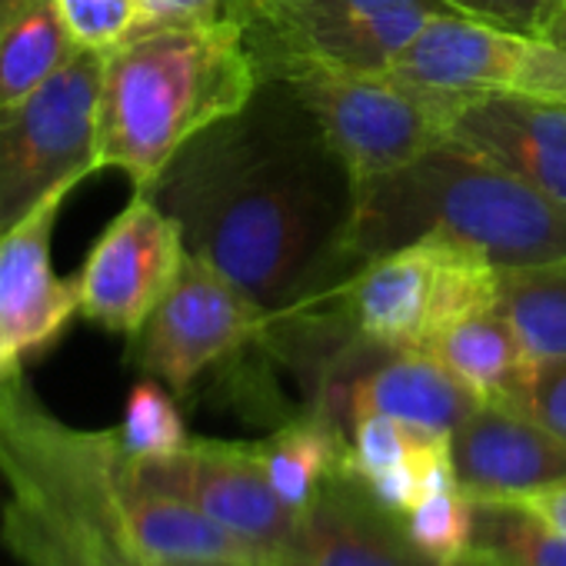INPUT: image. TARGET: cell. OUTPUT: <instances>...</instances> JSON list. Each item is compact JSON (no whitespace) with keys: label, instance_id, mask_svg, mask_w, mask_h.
I'll return each instance as SVG.
<instances>
[{"label":"cell","instance_id":"obj_1","mask_svg":"<svg viewBox=\"0 0 566 566\" xmlns=\"http://www.w3.org/2000/svg\"><path fill=\"white\" fill-rule=\"evenodd\" d=\"M260 91L237 117L193 137L150 197L180 223L187 253L230 276L273 321L347 287L340 273L364 263L350 247V170L287 87L273 104Z\"/></svg>","mask_w":566,"mask_h":566},{"label":"cell","instance_id":"obj_2","mask_svg":"<svg viewBox=\"0 0 566 566\" xmlns=\"http://www.w3.org/2000/svg\"><path fill=\"white\" fill-rule=\"evenodd\" d=\"M260 87V64L223 14L134 34L104 61L101 170L114 167L134 193H150L193 137L237 117Z\"/></svg>","mask_w":566,"mask_h":566},{"label":"cell","instance_id":"obj_3","mask_svg":"<svg viewBox=\"0 0 566 566\" xmlns=\"http://www.w3.org/2000/svg\"><path fill=\"white\" fill-rule=\"evenodd\" d=\"M420 237L476 250L500 273L566 260V203L450 137L357 187L350 247L360 263Z\"/></svg>","mask_w":566,"mask_h":566},{"label":"cell","instance_id":"obj_4","mask_svg":"<svg viewBox=\"0 0 566 566\" xmlns=\"http://www.w3.org/2000/svg\"><path fill=\"white\" fill-rule=\"evenodd\" d=\"M276 84L287 87L314 117L357 187L450 140L470 101V94L407 84L390 71L364 74L327 64L294 67Z\"/></svg>","mask_w":566,"mask_h":566},{"label":"cell","instance_id":"obj_5","mask_svg":"<svg viewBox=\"0 0 566 566\" xmlns=\"http://www.w3.org/2000/svg\"><path fill=\"white\" fill-rule=\"evenodd\" d=\"M263 81L294 67L327 64L380 74L437 14H457L443 0H223Z\"/></svg>","mask_w":566,"mask_h":566},{"label":"cell","instance_id":"obj_6","mask_svg":"<svg viewBox=\"0 0 566 566\" xmlns=\"http://www.w3.org/2000/svg\"><path fill=\"white\" fill-rule=\"evenodd\" d=\"M500 270L447 237H420L367 260L347 283L357 337L384 354L430 350L457 321L496 304Z\"/></svg>","mask_w":566,"mask_h":566},{"label":"cell","instance_id":"obj_7","mask_svg":"<svg viewBox=\"0 0 566 566\" xmlns=\"http://www.w3.org/2000/svg\"><path fill=\"white\" fill-rule=\"evenodd\" d=\"M101 51H81L24 101L0 107V230L34 210L57 184L87 180L97 160Z\"/></svg>","mask_w":566,"mask_h":566},{"label":"cell","instance_id":"obj_8","mask_svg":"<svg viewBox=\"0 0 566 566\" xmlns=\"http://www.w3.org/2000/svg\"><path fill=\"white\" fill-rule=\"evenodd\" d=\"M270 324L230 276L187 253L170 294L130 337L134 367L184 397L217 364L237 357Z\"/></svg>","mask_w":566,"mask_h":566},{"label":"cell","instance_id":"obj_9","mask_svg":"<svg viewBox=\"0 0 566 566\" xmlns=\"http://www.w3.org/2000/svg\"><path fill=\"white\" fill-rule=\"evenodd\" d=\"M390 74L453 94H530L566 101V48L467 14H437L390 64Z\"/></svg>","mask_w":566,"mask_h":566},{"label":"cell","instance_id":"obj_10","mask_svg":"<svg viewBox=\"0 0 566 566\" xmlns=\"http://www.w3.org/2000/svg\"><path fill=\"white\" fill-rule=\"evenodd\" d=\"M130 476L150 493L190 503L273 559L294 549L297 513L273 493L256 443L190 440L170 457L130 460Z\"/></svg>","mask_w":566,"mask_h":566},{"label":"cell","instance_id":"obj_11","mask_svg":"<svg viewBox=\"0 0 566 566\" xmlns=\"http://www.w3.org/2000/svg\"><path fill=\"white\" fill-rule=\"evenodd\" d=\"M184 260L180 223L150 193H134L77 273L81 317L107 334L134 337L170 294Z\"/></svg>","mask_w":566,"mask_h":566},{"label":"cell","instance_id":"obj_12","mask_svg":"<svg viewBox=\"0 0 566 566\" xmlns=\"http://www.w3.org/2000/svg\"><path fill=\"white\" fill-rule=\"evenodd\" d=\"M81 184H57L34 210L0 230V377L21 374L81 317L77 276L64 280L54 270V227Z\"/></svg>","mask_w":566,"mask_h":566},{"label":"cell","instance_id":"obj_13","mask_svg":"<svg viewBox=\"0 0 566 566\" xmlns=\"http://www.w3.org/2000/svg\"><path fill=\"white\" fill-rule=\"evenodd\" d=\"M457 486L470 500H523L566 483V440L510 403H480L450 433Z\"/></svg>","mask_w":566,"mask_h":566},{"label":"cell","instance_id":"obj_14","mask_svg":"<svg viewBox=\"0 0 566 566\" xmlns=\"http://www.w3.org/2000/svg\"><path fill=\"white\" fill-rule=\"evenodd\" d=\"M283 566H443L407 533L403 516L384 506L367 480L344 467L297 516L294 549Z\"/></svg>","mask_w":566,"mask_h":566},{"label":"cell","instance_id":"obj_15","mask_svg":"<svg viewBox=\"0 0 566 566\" xmlns=\"http://www.w3.org/2000/svg\"><path fill=\"white\" fill-rule=\"evenodd\" d=\"M453 137L566 203V101L473 94L457 117Z\"/></svg>","mask_w":566,"mask_h":566},{"label":"cell","instance_id":"obj_16","mask_svg":"<svg viewBox=\"0 0 566 566\" xmlns=\"http://www.w3.org/2000/svg\"><path fill=\"white\" fill-rule=\"evenodd\" d=\"M483 400L457 380L433 354L400 350L357 374L344 390L347 423L367 413L394 417L413 430L450 437Z\"/></svg>","mask_w":566,"mask_h":566},{"label":"cell","instance_id":"obj_17","mask_svg":"<svg viewBox=\"0 0 566 566\" xmlns=\"http://www.w3.org/2000/svg\"><path fill=\"white\" fill-rule=\"evenodd\" d=\"M427 354H433L457 380H463L486 403H513L536 364L496 307L476 311L450 324L430 344Z\"/></svg>","mask_w":566,"mask_h":566},{"label":"cell","instance_id":"obj_18","mask_svg":"<svg viewBox=\"0 0 566 566\" xmlns=\"http://www.w3.org/2000/svg\"><path fill=\"white\" fill-rule=\"evenodd\" d=\"M77 54L57 0H0V107L44 87Z\"/></svg>","mask_w":566,"mask_h":566},{"label":"cell","instance_id":"obj_19","mask_svg":"<svg viewBox=\"0 0 566 566\" xmlns=\"http://www.w3.org/2000/svg\"><path fill=\"white\" fill-rule=\"evenodd\" d=\"M256 447L273 493L297 516L334 473L350 467V440L327 410L287 423Z\"/></svg>","mask_w":566,"mask_h":566},{"label":"cell","instance_id":"obj_20","mask_svg":"<svg viewBox=\"0 0 566 566\" xmlns=\"http://www.w3.org/2000/svg\"><path fill=\"white\" fill-rule=\"evenodd\" d=\"M493 307L533 360L566 357V260L503 270Z\"/></svg>","mask_w":566,"mask_h":566},{"label":"cell","instance_id":"obj_21","mask_svg":"<svg viewBox=\"0 0 566 566\" xmlns=\"http://www.w3.org/2000/svg\"><path fill=\"white\" fill-rule=\"evenodd\" d=\"M506 566H566V533L520 500H473L470 546Z\"/></svg>","mask_w":566,"mask_h":566},{"label":"cell","instance_id":"obj_22","mask_svg":"<svg viewBox=\"0 0 566 566\" xmlns=\"http://www.w3.org/2000/svg\"><path fill=\"white\" fill-rule=\"evenodd\" d=\"M117 437H120V447L130 460L170 457L190 443L174 397L164 390L160 380H150V377L130 390Z\"/></svg>","mask_w":566,"mask_h":566},{"label":"cell","instance_id":"obj_23","mask_svg":"<svg viewBox=\"0 0 566 566\" xmlns=\"http://www.w3.org/2000/svg\"><path fill=\"white\" fill-rule=\"evenodd\" d=\"M403 516V526L410 539L433 556L437 563H453L460 553L470 546V530H473V500L457 486H440L417 500Z\"/></svg>","mask_w":566,"mask_h":566},{"label":"cell","instance_id":"obj_24","mask_svg":"<svg viewBox=\"0 0 566 566\" xmlns=\"http://www.w3.org/2000/svg\"><path fill=\"white\" fill-rule=\"evenodd\" d=\"M347 440H350V470L370 480L410 460L427 440H433V433L413 430L384 413H367L350 423Z\"/></svg>","mask_w":566,"mask_h":566},{"label":"cell","instance_id":"obj_25","mask_svg":"<svg viewBox=\"0 0 566 566\" xmlns=\"http://www.w3.org/2000/svg\"><path fill=\"white\" fill-rule=\"evenodd\" d=\"M81 51H114L140 31L144 0H57Z\"/></svg>","mask_w":566,"mask_h":566},{"label":"cell","instance_id":"obj_26","mask_svg":"<svg viewBox=\"0 0 566 566\" xmlns=\"http://www.w3.org/2000/svg\"><path fill=\"white\" fill-rule=\"evenodd\" d=\"M510 407L566 440V357L536 360Z\"/></svg>","mask_w":566,"mask_h":566},{"label":"cell","instance_id":"obj_27","mask_svg":"<svg viewBox=\"0 0 566 566\" xmlns=\"http://www.w3.org/2000/svg\"><path fill=\"white\" fill-rule=\"evenodd\" d=\"M443 4L457 14L496 24L516 34L543 38L566 0H443Z\"/></svg>","mask_w":566,"mask_h":566},{"label":"cell","instance_id":"obj_28","mask_svg":"<svg viewBox=\"0 0 566 566\" xmlns=\"http://www.w3.org/2000/svg\"><path fill=\"white\" fill-rule=\"evenodd\" d=\"M223 0H144V21L140 31L167 28V24H184V21H203L217 18Z\"/></svg>","mask_w":566,"mask_h":566},{"label":"cell","instance_id":"obj_29","mask_svg":"<svg viewBox=\"0 0 566 566\" xmlns=\"http://www.w3.org/2000/svg\"><path fill=\"white\" fill-rule=\"evenodd\" d=\"M520 503H526L533 513H539L549 526H556L559 533H566V483L563 486H549L539 490L533 496H523Z\"/></svg>","mask_w":566,"mask_h":566},{"label":"cell","instance_id":"obj_30","mask_svg":"<svg viewBox=\"0 0 566 566\" xmlns=\"http://www.w3.org/2000/svg\"><path fill=\"white\" fill-rule=\"evenodd\" d=\"M447 566H506V563H500V559H493V556H486V553H476V549H467V553H460L453 563H447Z\"/></svg>","mask_w":566,"mask_h":566},{"label":"cell","instance_id":"obj_31","mask_svg":"<svg viewBox=\"0 0 566 566\" xmlns=\"http://www.w3.org/2000/svg\"><path fill=\"white\" fill-rule=\"evenodd\" d=\"M563 31H566V4L559 8V14L553 18V24L546 28V34H543V38H546V41H553V38H556V34H563Z\"/></svg>","mask_w":566,"mask_h":566},{"label":"cell","instance_id":"obj_32","mask_svg":"<svg viewBox=\"0 0 566 566\" xmlns=\"http://www.w3.org/2000/svg\"><path fill=\"white\" fill-rule=\"evenodd\" d=\"M233 566H283L280 559H256V563H233Z\"/></svg>","mask_w":566,"mask_h":566},{"label":"cell","instance_id":"obj_33","mask_svg":"<svg viewBox=\"0 0 566 566\" xmlns=\"http://www.w3.org/2000/svg\"><path fill=\"white\" fill-rule=\"evenodd\" d=\"M553 44H559V48H566V31H563V34H556V38H553Z\"/></svg>","mask_w":566,"mask_h":566},{"label":"cell","instance_id":"obj_34","mask_svg":"<svg viewBox=\"0 0 566 566\" xmlns=\"http://www.w3.org/2000/svg\"><path fill=\"white\" fill-rule=\"evenodd\" d=\"M280 563H283V559H280Z\"/></svg>","mask_w":566,"mask_h":566}]
</instances>
